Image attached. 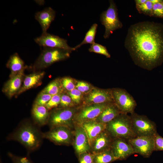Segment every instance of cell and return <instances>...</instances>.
I'll return each mask as SVG.
<instances>
[{
    "instance_id": "obj_1",
    "label": "cell",
    "mask_w": 163,
    "mask_h": 163,
    "mask_svg": "<svg viewBox=\"0 0 163 163\" xmlns=\"http://www.w3.org/2000/svg\"><path fill=\"white\" fill-rule=\"evenodd\" d=\"M125 46L135 63L150 70L163 62V24L138 22L128 30Z\"/></svg>"
},
{
    "instance_id": "obj_2",
    "label": "cell",
    "mask_w": 163,
    "mask_h": 163,
    "mask_svg": "<svg viewBox=\"0 0 163 163\" xmlns=\"http://www.w3.org/2000/svg\"><path fill=\"white\" fill-rule=\"evenodd\" d=\"M43 133L35 125L30 122L22 123L8 137V139L17 141L31 152L40 145Z\"/></svg>"
},
{
    "instance_id": "obj_3",
    "label": "cell",
    "mask_w": 163,
    "mask_h": 163,
    "mask_svg": "<svg viewBox=\"0 0 163 163\" xmlns=\"http://www.w3.org/2000/svg\"><path fill=\"white\" fill-rule=\"evenodd\" d=\"M106 129L113 136L128 140L136 137L132 126L130 116L121 113L107 124Z\"/></svg>"
},
{
    "instance_id": "obj_4",
    "label": "cell",
    "mask_w": 163,
    "mask_h": 163,
    "mask_svg": "<svg viewBox=\"0 0 163 163\" xmlns=\"http://www.w3.org/2000/svg\"><path fill=\"white\" fill-rule=\"evenodd\" d=\"M70 52L58 48L43 47L39 56L33 66L35 71L45 69L53 63L69 57Z\"/></svg>"
},
{
    "instance_id": "obj_5",
    "label": "cell",
    "mask_w": 163,
    "mask_h": 163,
    "mask_svg": "<svg viewBox=\"0 0 163 163\" xmlns=\"http://www.w3.org/2000/svg\"><path fill=\"white\" fill-rule=\"evenodd\" d=\"M110 5L107 9L101 14L100 20L105 28L104 37L108 38L113 31L121 28L122 22L120 21L116 5L113 0H110Z\"/></svg>"
},
{
    "instance_id": "obj_6",
    "label": "cell",
    "mask_w": 163,
    "mask_h": 163,
    "mask_svg": "<svg viewBox=\"0 0 163 163\" xmlns=\"http://www.w3.org/2000/svg\"><path fill=\"white\" fill-rule=\"evenodd\" d=\"M133 131L136 136H155L157 133L155 123L145 116L134 112L130 116Z\"/></svg>"
},
{
    "instance_id": "obj_7",
    "label": "cell",
    "mask_w": 163,
    "mask_h": 163,
    "mask_svg": "<svg viewBox=\"0 0 163 163\" xmlns=\"http://www.w3.org/2000/svg\"><path fill=\"white\" fill-rule=\"evenodd\" d=\"M113 102L121 113L134 112L136 104L133 97L125 90L116 89L112 90Z\"/></svg>"
},
{
    "instance_id": "obj_8",
    "label": "cell",
    "mask_w": 163,
    "mask_h": 163,
    "mask_svg": "<svg viewBox=\"0 0 163 163\" xmlns=\"http://www.w3.org/2000/svg\"><path fill=\"white\" fill-rule=\"evenodd\" d=\"M155 136H139L129 139L128 142L132 146L135 153L144 157H149L155 151Z\"/></svg>"
},
{
    "instance_id": "obj_9",
    "label": "cell",
    "mask_w": 163,
    "mask_h": 163,
    "mask_svg": "<svg viewBox=\"0 0 163 163\" xmlns=\"http://www.w3.org/2000/svg\"><path fill=\"white\" fill-rule=\"evenodd\" d=\"M34 40L40 46L43 47L60 48L70 52L75 50L74 47H71L68 45L66 40L47 32L42 33V35L36 38Z\"/></svg>"
},
{
    "instance_id": "obj_10",
    "label": "cell",
    "mask_w": 163,
    "mask_h": 163,
    "mask_svg": "<svg viewBox=\"0 0 163 163\" xmlns=\"http://www.w3.org/2000/svg\"><path fill=\"white\" fill-rule=\"evenodd\" d=\"M74 110L68 108L55 109L50 113L48 123L51 128L59 126L68 127L72 122Z\"/></svg>"
},
{
    "instance_id": "obj_11",
    "label": "cell",
    "mask_w": 163,
    "mask_h": 163,
    "mask_svg": "<svg viewBox=\"0 0 163 163\" xmlns=\"http://www.w3.org/2000/svg\"><path fill=\"white\" fill-rule=\"evenodd\" d=\"M43 138L58 144H69L71 140V133L68 127L59 126L51 128L49 131L43 133Z\"/></svg>"
},
{
    "instance_id": "obj_12",
    "label": "cell",
    "mask_w": 163,
    "mask_h": 163,
    "mask_svg": "<svg viewBox=\"0 0 163 163\" xmlns=\"http://www.w3.org/2000/svg\"><path fill=\"white\" fill-rule=\"evenodd\" d=\"M117 160H123L135 153L132 146L124 139L117 138L113 141L111 149Z\"/></svg>"
},
{
    "instance_id": "obj_13",
    "label": "cell",
    "mask_w": 163,
    "mask_h": 163,
    "mask_svg": "<svg viewBox=\"0 0 163 163\" xmlns=\"http://www.w3.org/2000/svg\"><path fill=\"white\" fill-rule=\"evenodd\" d=\"M110 103L91 104L85 107L78 115L77 120L81 123L94 120L100 115Z\"/></svg>"
},
{
    "instance_id": "obj_14",
    "label": "cell",
    "mask_w": 163,
    "mask_h": 163,
    "mask_svg": "<svg viewBox=\"0 0 163 163\" xmlns=\"http://www.w3.org/2000/svg\"><path fill=\"white\" fill-rule=\"evenodd\" d=\"M85 101L87 104L91 105L113 102L112 90L94 89L89 94Z\"/></svg>"
},
{
    "instance_id": "obj_15",
    "label": "cell",
    "mask_w": 163,
    "mask_h": 163,
    "mask_svg": "<svg viewBox=\"0 0 163 163\" xmlns=\"http://www.w3.org/2000/svg\"><path fill=\"white\" fill-rule=\"evenodd\" d=\"M81 126L85 132L88 138L90 145L95 138L106 129L107 124L96 121L91 120L81 123Z\"/></svg>"
},
{
    "instance_id": "obj_16",
    "label": "cell",
    "mask_w": 163,
    "mask_h": 163,
    "mask_svg": "<svg viewBox=\"0 0 163 163\" xmlns=\"http://www.w3.org/2000/svg\"><path fill=\"white\" fill-rule=\"evenodd\" d=\"M24 78V71L10 78L4 85L2 91L9 98H11L20 89Z\"/></svg>"
},
{
    "instance_id": "obj_17",
    "label": "cell",
    "mask_w": 163,
    "mask_h": 163,
    "mask_svg": "<svg viewBox=\"0 0 163 163\" xmlns=\"http://www.w3.org/2000/svg\"><path fill=\"white\" fill-rule=\"evenodd\" d=\"M74 146L77 153L79 156L87 153L89 149L90 144L88 137L81 126L76 129Z\"/></svg>"
},
{
    "instance_id": "obj_18",
    "label": "cell",
    "mask_w": 163,
    "mask_h": 163,
    "mask_svg": "<svg viewBox=\"0 0 163 163\" xmlns=\"http://www.w3.org/2000/svg\"><path fill=\"white\" fill-rule=\"evenodd\" d=\"M44 71L35 72L25 76L23 84L20 89L15 95L18 96L22 93L32 88L40 86L42 83V80L45 75Z\"/></svg>"
},
{
    "instance_id": "obj_19",
    "label": "cell",
    "mask_w": 163,
    "mask_h": 163,
    "mask_svg": "<svg viewBox=\"0 0 163 163\" xmlns=\"http://www.w3.org/2000/svg\"><path fill=\"white\" fill-rule=\"evenodd\" d=\"M55 15V11L50 7L36 13L35 19L40 24L43 33L47 32L51 22L54 19Z\"/></svg>"
},
{
    "instance_id": "obj_20",
    "label": "cell",
    "mask_w": 163,
    "mask_h": 163,
    "mask_svg": "<svg viewBox=\"0 0 163 163\" xmlns=\"http://www.w3.org/2000/svg\"><path fill=\"white\" fill-rule=\"evenodd\" d=\"M45 106L34 104L32 114L35 123L38 126H42L48 123L50 113Z\"/></svg>"
},
{
    "instance_id": "obj_21",
    "label": "cell",
    "mask_w": 163,
    "mask_h": 163,
    "mask_svg": "<svg viewBox=\"0 0 163 163\" xmlns=\"http://www.w3.org/2000/svg\"><path fill=\"white\" fill-rule=\"evenodd\" d=\"M112 103L108 104L106 107L97 118L96 121L107 124L121 113L114 103L113 104Z\"/></svg>"
},
{
    "instance_id": "obj_22",
    "label": "cell",
    "mask_w": 163,
    "mask_h": 163,
    "mask_svg": "<svg viewBox=\"0 0 163 163\" xmlns=\"http://www.w3.org/2000/svg\"><path fill=\"white\" fill-rule=\"evenodd\" d=\"M6 66L11 71L10 78L24 71L26 67L24 66L23 61L17 53H14L11 56Z\"/></svg>"
},
{
    "instance_id": "obj_23",
    "label": "cell",
    "mask_w": 163,
    "mask_h": 163,
    "mask_svg": "<svg viewBox=\"0 0 163 163\" xmlns=\"http://www.w3.org/2000/svg\"><path fill=\"white\" fill-rule=\"evenodd\" d=\"M110 142V138L108 134L104 131L102 132L95 138L93 142L94 151L97 153L108 149L107 148Z\"/></svg>"
},
{
    "instance_id": "obj_24",
    "label": "cell",
    "mask_w": 163,
    "mask_h": 163,
    "mask_svg": "<svg viewBox=\"0 0 163 163\" xmlns=\"http://www.w3.org/2000/svg\"><path fill=\"white\" fill-rule=\"evenodd\" d=\"M116 160L111 150L109 149L94 155V163H110Z\"/></svg>"
},
{
    "instance_id": "obj_25",
    "label": "cell",
    "mask_w": 163,
    "mask_h": 163,
    "mask_svg": "<svg viewBox=\"0 0 163 163\" xmlns=\"http://www.w3.org/2000/svg\"><path fill=\"white\" fill-rule=\"evenodd\" d=\"M64 90L61 79L57 78L50 82L42 91L52 95H54L61 94Z\"/></svg>"
},
{
    "instance_id": "obj_26",
    "label": "cell",
    "mask_w": 163,
    "mask_h": 163,
    "mask_svg": "<svg viewBox=\"0 0 163 163\" xmlns=\"http://www.w3.org/2000/svg\"><path fill=\"white\" fill-rule=\"evenodd\" d=\"M98 25L95 23L93 24L85 34L83 41L74 48L76 49L80 47L82 45L86 44H91L95 43L94 39L96 35Z\"/></svg>"
},
{
    "instance_id": "obj_27",
    "label": "cell",
    "mask_w": 163,
    "mask_h": 163,
    "mask_svg": "<svg viewBox=\"0 0 163 163\" xmlns=\"http://www.w3.org/2000/svg\"><path fill=\"white\" fill-rule=\"evenodd\" d=\"M153 4L151 0H147L143 4L136 5V8L139 13L152 16Z\"/></svg>"
},
{
    "instance_id": "obj_28",
    "label": "cell",
    "mask_w": 163,
    "mask_h": 163,
    "mask_svg": "<svg viewBox=\"0 0 163 163\" xmlns=\"http://www.w3.org/2000/svg\"><path fill=\"white\" fill-rule=\"evenodd\" d=\"M88 50L90 52L104 55L107 58H110V57L105 46L95 43L91 44Z\"/></svg>"
},
{
    "instance_id": "obj_29",
    "label": "cell",
    "mask_w": 163,
    "mask_h": 163,
    "mask_svg": "<svg viewBox=\"0 0 163 163\" xmlns=\"http://www.w3.org/2000/svg\"><path fill=\"white\" fill-rule=\"evenodd\" d=\"M53 96L42 91L35 99L34 104L45 106Z\"/></svg>"
},
{
    "instance_id": "obj_30",
    "label": "cell",
    "mask_w": 163,
    "mask_h": 163,
    "mask_svg": "<svg viewBox=\"0 0 163 163\" xmlns=\"http://www.w3.org/2000/svg\"><path fill=\"white\" fill-rule=\"evenodd\" d=\"M152 17L163 19V0L153 4Z\"/></svg>"
},
{
    "instance_id": "obj_31",
    "label": "cell",
    "mask_w": 163,
    "mask_h": 163,
    "mask_svg": "<svg viewBox=\"0 0 163 163\" xmlns=\"http://www.w3.org/2000/svg\"><path fill=\"white\" fill-rule=\"evenodd\" d=\"M61 80L64 90L69 92L75 89L76 85L72 78L66 77L62 78Z\"/></svg>"
},
{
    "instance_id": "obj_32",
    "label": "cell",
    "mask_w": 163,
    "mask_h": 163,
    "mask_svg": "<svg viewBox=\"0 0 163 163\" xmlns=\"http://www.w3.org/2000/svg\"><path fill=\"white\" fill-rule=\"evenodd\" d=\"M61 94H58L53 96L50 100L45 106L49 110L57 107L60 104Z\"/></svg>"
},
{
    "instance_id": "obj_33",
    "label": "cell",
    "mask_w": 163,
    "mask_h": 163,
    "mask_svg": "<svg viewBox=\"0 0 163 163\" xmlns=\"http://www.w3.org/2000/svg\"><path fill=\"white\" fill-rule=\"evenodd\" d=\"M8 155L13 163H32L28 157L17 156L10 152Z\"/></svg>"
},
{
    "instance_id": "obj_34",
    "label": "cell",
    "mask_w": 163,
    "mask_h": 163,
    "mask_svg": "<svg viewBox=\"0 0 163 163\" xmlns=\"http://www.w3.org/2000/svg\"><path fill=\"white\" fill-rule=\"evenodd\" d=\"M62 93L61 94L60 106L62 108H68L72 106L73 102L69 95Z\"/></svg>"
},
{
    "instance_id": "obj_35",
    "label": "cell",
    "mask_w": 163,
    "mask_h": 163,
    "mask_svg": "<svg viewBox=\"0 0 163 163\" xmlns=\"http://www.w3.org/2000/svg\"><path fill=\"white\" fill-rule=\"evenodd\" d=\"M72 101L76 104L79 103L81 100L82 93L76 89L68 92Z\"/></svg>"
},
{
    "instance_id": "obj_36",
    "label": "cell",
    "mask_w": 163,
    "mask_h": 163,
    "mask_svg": "<svg viewBox=\"0 0 163 163\" xmlns=\"http://www.w3.org/2000/svg\"><path fill=\"white\" fill-rule=\"evenodd\" d=\"M94 155L85 153L79 156L80 163H94Z\"/></svg>"
},
{
    "instance_id": "obj_37",
    "label": "cell",
    "mask_w": 163,
    "mask_h": 163,
    "mask_svg": "<svg viewBox=\"0 0 163 163\" xmlns=\"http://www.w3.org/2000/svg\"><path fill=\"white\" fill-rule=\"evenodd\" d=\"M155 151H163V138L157 133L155 136Z\"/></svg>"
},
{
    "instance_id": "obj_38",
    "label": "cell",
    "mask_w": 163,
    "mask_h": 163,
    "mask_svg": "<svg viewBox=\"0 0 163 163\" xmlns=\"http://www.w3.org/2000/svg\"><path fill=\"white\" fill-rule=\"evenodd\" d=\"M76 89L82 93L86 92L90 89V86L88 83L82 81L78 82L75 86Z\"/></svg>"
},
{
    "instance_id": "obj_39",
    "label": "cell",
    "mask_w": 163,
    "mask_h": 163,
    "mask_svg": "<svg viewBox=\"0 0 163 163\" xmlns=\"http://www.w3.org/2000/svg\"><path fill=\"white\" fill-rule=\"evenodd\" d=\"M147 0H136L135 2L136 5H139L145 3Z\"/></svg>"
}]
</instances>
